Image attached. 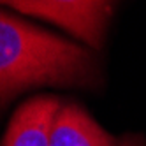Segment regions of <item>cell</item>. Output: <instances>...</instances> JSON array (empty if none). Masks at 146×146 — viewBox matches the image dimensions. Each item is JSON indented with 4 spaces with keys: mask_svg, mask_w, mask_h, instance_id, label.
<instances>
[{
    "mask_svg": "<svg viewBox=\"0 0 146 146\" xmlns=\"http://www.w3.org/2000/svg\"><path fill=\"white\" fill-rule=\"evenodd\" d=\"M49 146H125L113 139L78 106H60L49 134Z\"/></svg>",
    "mask_w": 146,
    "mask_h": 146,
    "instance_id": "4",
    "label": "cell"
},
{
    "mask_svg": "<svg viewBox=\"0 0 146 146\" xmlns=\"http://www.w3.org/2000/svg\"><path fill=\"white\" fill-rule=\"evenodd\" d=\"M125 146H139L137 143H134L132 139H125Z\"/></svg>",
    "mask_w": 146,
    "mask_h": 146,
    "instance_id": "5",
    "label": "cell"
},
{
    "mask_svg": "<svg viewBox=\"0 0 146 146\" xmlns=\"http://www.w3.org/2000/svg\"><path fill=\"white\" fill-rule=\"evenodd\" d=\"M86 64L79 46L0 13V97L30 85L76 79Z\"/></svg>",
    "mask_w": 146,
    "mask_h": 146,
    "instance_id": "1",
    "label": "cell"
},
{
    "mask_svg": "<svg viewBox=\"0 0 146 146\" xmlns=\"http://www.w3.org/2000/svg\"><path fill=\"white\" fill-rule=\"evenodd\" d=\"M60 102L37 97L25 102L9 123L2 146H49V134Z\"/></svg>",
    "mask_w": 146,
    "mask_h": 146,
    "instance_id": "3",
    "label": "cell"
},
{
    "mask_svg": "<svg viewBox=\"0 0 146 146\" xmlns=\"http://www.w3.org/2000/svg\"><path fill=\"white\" fill-rule=\"evenodd\" d=\"M18 11L46 18L92 46H99L111 0H0Z\"/></svg>",
    "mask_w": 146,
    "mask_h": 146,
    "instance_id": "2",
    "label": "cell"
}]
</instances>
